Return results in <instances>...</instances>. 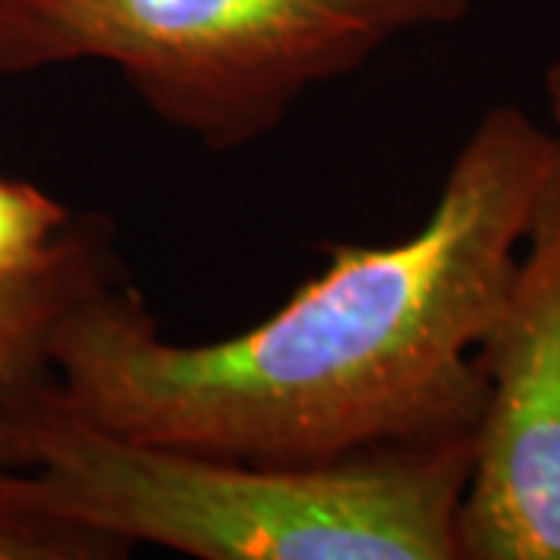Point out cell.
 I'll list each match as a JSON object with an SVG mask.
<instances>
[{
    "mask_svg": "<svg viewBox=\"0 0 560 560\" xmlns=\"http://www.w3.org/2000/svg\"><path fill=\"white\" fill-rule=\"evenodd\" d=\"M541 84H545V103H548V116H551V131H555V138H558L560 143V57H555L551 60V66L545 69V79H541Z\"/></svg>",
    "mask_w": 560,
    "mask_h": 560,
    "instance_id": "8",
    "label": "cell"
},
{
    "mask_svg": "<svg viewBox=\"0 0 560 560\" xmlns=\"http://www.w3.org/2000/svg\"><path fill=\"white\" fill-rule=\"evenodd\" d=\"M560 143L526 109H486L430 215L327 265L234 337H162L121 278L88 293L50 346V396L131 440L265 464H327L474 433L482 342L517 275Z\"/></svg>",
    "mask_w": 560,
    "mask_h": 560,
    "instance_id": "1",
    "label": "cell"
},
{
    "mask_svg": "<svg viewBox=\"0 0 560 560\" xmlns=\"http://www.w3.org/2000/svg\"><path fill=\"white\" fill-rule=\"evenodd\" d=\"M72 221L69 209L35 184L0 178V280L44 265Z\"/></svg>",
    "mask_w": 560,
    "mask_h": 560,
    "instance_id": "6",
    "label": "cell"
},
{
    "mask_svg": "<svg viewBox=\"0 0 560 560\" xmlns=\"http://www.w3.org/2000/svg\"><path fill=\"white\" fill-rule=\"evenodd\" d=\"M474 433L327 464H265L156 445L79 418L50 396L25 411L0 504L131 555L197 560H460L458 511Z\"/></svg>",
    "mask_w": 560,
    "mask_h": 560,
    "instance_id": "2",
    "label": "cell"
},
{
    "mask_svg": "<svg viewBox=\"0 0 560 560\" xmlns=\"http://www.w3.org/2000/svg\"><path fill=\"white\" fill-rule=\"evenodd\" d=\"M474 0H0V75L106 62L212 153L278 131L320 84L393 40L467 20Z\"/></svg>",
    "mask_w": 560,
    "mask_h": 560,
    "instance_id": "3",
    "label": "cell"
},
{
    "mask_svg": "<svg viewBox=\"0 0 560 560\" xmlns=\"http://www.w3.org/2000/svg\"><path fill=\"white\" fill-rule=\"evenodd\" d=\"M128 551L66 523L0 504V560H116Z\"/></svg>",
    "mask_w": 560,
    "mask_h": 560,
    "instance_id": "7",
    "label": "cell"
},
{
    "mask_svg": "<svg viewBox=\"0 0 560 560\" xmlns=\"http://www.w3.org/2000/svg\"><path fill=\"white\" fill-rule=\"evenodd\" d=\"M109 234L106 221H72L44 265L0 280V470L20 467L22 418L54 381L50 346L60 320L119 278Z\"/></svg>",
    "mask_w": 560,
    "mask_h": 560,
    "instance_id": "5",
    "label": "cell"
},
{
    "mask_svg": "<svg viewBox=\"0 0 560 560\" xmlns=\"http://www.w3.org/2000/svg\"><path fill=\"white\" fill-rule=\"evenodd\" d=\"M460 560H560V162L482 342Z\"/></svg>",
    "mask_w": 560,
    "mask_h": 560,
    "instance_id": "4",
    "label": "cell"
}]
</instances>
